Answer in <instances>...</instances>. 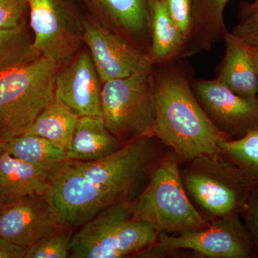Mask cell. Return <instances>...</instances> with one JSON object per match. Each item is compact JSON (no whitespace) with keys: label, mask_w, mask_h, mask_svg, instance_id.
I'll return each mask as SVG.
<instances>
[{"label":"cell","mask_w":258,"mask_h":258,"mask_svg":"<svg viewBox=\"0 0 258 258\" xmlns=\"http://www.w3.org/2000/svg\"><path fill=\"white\" fill-rule=\"evenodd\" d=\"M8 144L6 142H3V140L0 139V154L6 151L7 147H8Z\"/></svg>","instance_id":"cell-31"},{"label":"cell","mask_w":258,"mask_h":258,"mask_svg":"<svg viewBox=\"0 0 258 258\" xmlns=\"http://www.w3.org/2000/svg\"><path fill=\"white\" fill-rule=\"evenodd\" d=\"M257 10H258V0H254L252 3H244L241 5L240 15L246 14Z\"/></svg>","instance_id":"cell-30"},{"label":"cell","mask_w":258,"mask_h":258,"mask_svg":"<svg viewBox=\"0 0 258 258\" xmlns=\"http://www.w3.org/2000/svg\"><path fill=\"white\" fill-rule=\"evenodd\" d=\"M64 224L47 193L0 205V237L30 247Z\"/></svg>","instance_id":"cell-12"},{"label":"cell","mask_w":258,"mask_h":258,"mask_svg":"<svg viewBox=\"0 0 258 258\" xmlns=\"http://www.w3.org/2000/svg\"><path fill=\"white\" fill-rule=\"evenodd\" d=\"M34 46L62 66L84 44L86 12L79 0H28Z\"/></svg>","instance_id":"cell-8"},{"label":"cell","mask_w":258,"mask_h":258,"mask_svg":"<svg viewBox=\"0 0 258 258\" xmlns=\"http://www.w3.org/2000/svg\"><path fill=\"white\" fill-rule=\"evenodd\" d=\"M102 83L88 49L61 66L55 80V101L79 118L102 116Z\"/></svg>","instance_id":"cell-13"},{"label":"cell","mask_w":258,"mask_h":258,"mask_svg":"<svg viewBox=\"0 0 258 258\" xmlns=\"http://www.w3.org/2000/svg\"><path fill=\"white\" fill-rule=\"evenodd\" d=\"M102 118L123 144L154 137L155 93L153 68L102 85Z\"/></svg>","instance_id":"cell-7"},{"label":"cell","mask_w":258,"mask_h":258,"mask_svg":"<svg viewBox=\"0 0 258 258\" xmlns=\"http://www.w3.org/2000/svg\"><path fill=\"white\" fill-rule=\"evenodd\" d=\"M240 218L220 217L200 230L172 235L159 234L155 243L134 257H162L184 250L210 258L256 257L252 237Z\"/></svg>","instance_id":"cell-9"},{"label":"cell","mask_w":258,"mask_h":258,"mask_svg":"<svg viewBox=\"0 0 258 258\" xmlns=\"http://www.w3.org/2000/svg\"><path fill=\"white\" fill-rule=\"evenodd\" d=\"M40 57L24 28L0 29V74Z\"/></svg>","instance_id":"cell-23"},{"label":"cell","mask_w":258,"mask_h":258,"mask_svg":"<svg viewBox=\"0 0 258 258\" xmlns=\"http://www.w3.org/2000/svg\"><path fill=\"white\" fill-rule=\"evenodd\" d=\"M230 0H191L192 24L189 39L183 47L180 58L212 49L223 40L228 30L224 22V10Z\"/></svg>","instance_id":"cell-17"},{"label":"cell","mask_w":258,"mask_h":258,"mask_svg":"<svg viewBox=\"0 0 258 258\" xmlns=\"http://www.w3.org/2000/svg\"><path fill=\"white\" fill-rule=\"evenodd\" d=\"M124 145L106 128L102 116L81 117L66 155L70 160H98L118 152Z\"/></svg>","instance_id":"cell-18"},{"label":"cell","mask_w":258,"mask_h":258,"mask_svg":"<svg viewBox=\"0 0 258 258\" xmlns=\"http://www.w3.org/2000/svg\"><path fill=\"white\" fill-rule=\"evenodd\" d=\"M242 217L252 237L256 257H258V186H256L251 194Z\"/></svg>","instance_id":"cell-28"},{"label":"cell","mask_w":258,"mask_h":258,"mask_svg":"<svg viewBox=\"0 0 258 258\" xmlns=\"http://www.w3.org/2000/svg\"><path fill=\"white\" fill-rule=\"evenodd\" d=\"M162 1L168 14L179 30L182 37L183 47H184L185 43L189 39L191 30V24H192L191 0H162Z\"/></svg>","instance_id":"cell-25"},{"label":"cell","mask_w":258,"mask_h":258,"mask_svg":"<svg viewBox=\"0 0 258 258\" xmlns=\"http://www.w3.org/2000/svg\"><path fill=\"white\" fill-rule=\"evenodd\" d=\"M158 139H137L95 161L66 159L51 172L47 195L64 225L81 227L115 204L131 200L157 163Z\"/></svg>","instance_id":"cell-1"},{"label":"cell","mask_w":258,"mask_h":258,"mask_svg":"<svg viewBox=\"0 0 258 258\" xmlns=\"http://www.w3.org/2000/svg\"><path fill=\"white\" fill-rule=\"evenodd\" d=\"M151 50L154 64L179 59L183 40L177 27L166 11L162 0L150 2Z\"/></svg>","instance_id":"cell-19"},{"label":"cell","mask_w":258,"mask_h":258,"mask_svg":"<svg viewBox=\"0 0 258 258\" xmlns=\"http://www.w3.org/2000/svg\"><path fill=\"white\" fill-rule=\"evenodd\" d=\"M220 154L240 168L254 187L258 186V128L240 139L224 141Z\"/></svg>","instance_id":"cell-22"},{"label":"cell","mask_w":258,"mask_h":258,"mask_svg":"<svg viewBox=\"0 0 258 258\" xmlns=\"http://www.w3.org/2000/svg\"><path fill=\"white\" fill-rule=\"evenodd\" d=\"M27 11H29L28 0H0V29L24 28Z\"/></svg>","instance_id":"cell-26"},{"label":"cell","mask_w":258,"mask_h":258,"mask_svg":"<svg viewBox=\"0 0 258 258\" xmlns=\"http://www.w3.org/2000/svg\"><path fill=\"white\" fill-rule=\"evenodd\" d=\"M104 28L149 55L151 0H79Z\"/></svg>","instance_id":"cell-14"},{"label":"cell","mask_w":258,"mask_h":258,"mask_svg":"<svg viewBox=\"0 0 258 258\" xmlns=\"http://www.w3.org/2000/svg\"><path fill=\"white\" fill-rule=\"evenodd\" d=\"M254 56H255L256 64H257V69L258 73V48H254Z\"/></svg>","instance_id":"cell-32"},{"label":"cell","mask_w":258,"mask_h":258,"mask_svg":"<svg viewBox=\"0 0 258 258\" xmlns=\"http://www.w3.org/2000/svg\"><path fill=\"white\" fill-rule=\"evenodd\" d=\"M27 249L0 237V258H25Z\"/></svg>","instance_id":"cell-29"},{"label":"cell","mask_w":258,"mask_h":258,"mask_svg":"<svg viewBox=\"0 0 258 258\" xmlns=\"http://www.w3.org/2000/svg\"><path fill=\"white\" fill-rule=\"evenodd\" d=\"M179 161L172 151L158 159L145 189L130 201L132 219L152 224L159 234L176 235L210 224L190 201Z\"/></svg>","instance_id":"cell-3"},{"label":"cell","mask_w":258,"mask_h":258,"mask_svg":"<svg viewBox=\"0 0 258 258\" xmlns=\"http://www.w3.org/2000/svg\"><path fill=\"white\" fill-rule=\"evenodd\" d=\"M181 171L188 195L212 220L240 216L247 208L253 185L240 168L222 157H198Z\"/></svg>","instance_id":"cell-6"},{"label":"cell","mask_w":258,"mask_h":258,"mask_svg":"<svg viewBox=\"0 0 258 258\" xmlns=\"http://www.w3.org/2000/svg\"><path fill=\"white\" fill-rule=\"evenodd\" d=\"M84 44L87 46L102 83L123 79L152 69L147 54L104 28L86 13Z\"/></svg>","instance_id":"cell-10"},{"label":"cell","mask_w":258,"mask_h":258,"mask_svg":"<svg viewBox=\"0 0 258 258\" xmlns=\"http://www.w3.org/2000/svg\"><path fill=\"white\" fill-rule=\"evenodd\" d=\"M50 169L28 164L5 151L0 154V205L50 189Z\"/></svg>","instance_id":"cell-16"},{"label":"cell","mask_w":258,"mask_h":258,"mask_svg":"<svg viewBox=\"0 0 258 258\" xmlns=\"http://www.w3.org/2000/svg\"><path fill=\"white\" fill-rule=\"evenodd\" d=\"M131 200L112 205L81 225L73 236L69 257L135 256L155 243L159 232L152 224L132 219Z\"/></svg>","instance_id":"cell-5"},{"label":"cell","mask_w":258,"mask_h":258,"mask_svg":"<svg viewBox=\"0 0 258 258\" xmlns=\"http://www.w3.org/2000/svg\"><path fill=\"white\" fill-rule=\"evenodd\" d=\"M74 227L63 225L28 247L25 258H67L71 252Z\"/></svg>","instance_id":"cell-24"},{"label":"cell","mask_w":258,"mask_h":258,"mask_svg":"<svg viewBox=\"0 0 258 258\" xmlns=\"http://www.w3.org/2000/svg\"><path fill=\"white\" fill-rule=\"evenodd\" d=\"M6 151L16 159L50 170L67 159L66 150L40 136L28 132L8 142Z\"/></svg>","instance_id":"cell-20"},{"label":"cell","mask_w":258,"mask_h":258,"mask_svg":"<svg viewBox=\"0 0 258 258\" xmlns=\"http://www.w3.org/2000/svg\"><path fill=\"white\" fill-rule=\"evenodd\" d=\"M197 99L213 124L231 139H240L258 128V98L232 92L217 80L193 79Z\"/></svg>","instance_id":"cell-11"},{"label":"cell","mask_w":258,"mask_h":258,"mask_svg":"<svg viewBox=\"0 0 258 258\" xmlns=\"http://www.w3.org/2000/svg\"><path fill=\"white\" fill-rule=\"evenodd\" d=\"M155 122L154 136L179 161L220 154L230 137L213 124L192 89L194 71L183 58L154 64Z\"/></svg>","instance_id":"cell-2"},{"label":"cell","mask_w":258,"mask_h":258,"mask_svg":"<svg viewBox=\"0 0 258 258\" xmlns=\"http://www.w3.org/2000/svg\"><path fill=\"white\" fill-rule=\"evenodd\" d=\"M223 40L225 55L215 69V79L239 96L257 98L258 73L253 47L229 31Z\"/></svg>","instance_id":"cell-15"},{"label":"cell","mask_w":258,"mask_h":258,"mask_svg":"<svg viewBox=\"0 0 258 258\" xmlns=\"http://www.w3.org/2000/svg\"><path fill=\"white\" fill-rule=\"evenodd\" d=\"M232 33L248 46L258 48V10L240 15V22Z\"/></svg>","instance_id":"cell-27"},{"label":"cell","mask_w":258,"mask_h":258,"mask_svg":"<svg viewBox=\"0 0 258 258\" xmlns=\"http://www.w3.org/2000/svg\"><path fill=\"white\" fill-rule=\"evenodd\" d=\"M61 66L44 57L0 74V139L25 134L55 99Z\"/></svg>","instance_id":"cell-4"},{"label":"cell","mask_w":258,"mask_h":258,"mask_svg":"<svg viewBox=\"0 0 258 258\" xmlns=\"http://www.w3.org/2000/svg\"><path fill=\"white\" fill-rule=\"evenodd\" d=\"M79 118L74 112L55 100L37 117L26 132L40 136L67 150Z\"/></svg>","instance_id":"cell-21"}]
</instances>
